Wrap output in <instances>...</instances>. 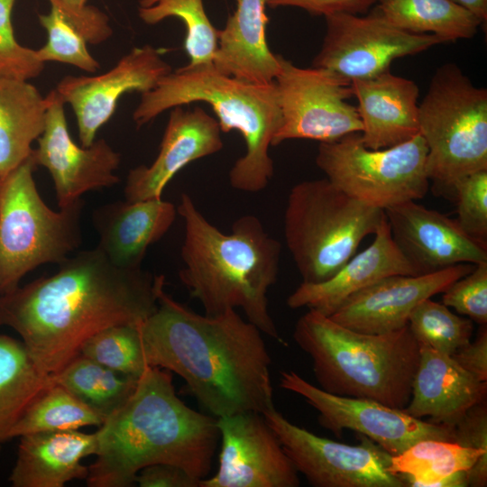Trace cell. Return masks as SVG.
<instances>
[{
  "mask_svg": "<svg viewBox=\"0 0 487 487\" xmlns=\"http://www.w3.org/2000/svg\"><path fill=\"white\" fill-rule=\"evenodd\" d=\"M53 275L0 296V326L13 328L38 368L52 375L83 344L117 325H139L158 304L163 275L115 265L97 248L69 255Z\"/></svg>",
  "mask_w": 487,
  "mask_h": 487,
  "instance_id": "1",
  "label": "cell"
},
{
  "mask_svg": "<svg viewBox=\"0 0 487 487\" xmlns=\"http://www.w3.org/2000/svg\"><path fill=\"white\" fill-rule=\"evenodd\" d=\"M158 289L155 311L138 325L146 362L177 373L216 418L273 407L271 359L262 331L235 309L199 315Z\"/></svg>",
  "mask_w": 487,
  "mask_h": 487,
  "instance_id": "2",
  "label": "cell"
},
{
  "mask_svg": "<svg viewBox=\"0 0 487 487\" xmlns=\"http://www.w3.org/2000/svg\"><path fill=\"white\" fill-rule=\"evenodd\" d=\"M89 487H128L155 464L179 466L208 477L220 440L216 418L194 410L176 394L171 375L148 367L130 398L96 432Z\"/></svg>",
  "mask_w": 487,
  "mask_h": 487,
  "instance_id": "3",
  "label": "cell"
},
{
  "mask_svg": "<svg viewBox=\"0 0 487 487\" xmlns=\"http://www.w3.org/2000/svg\"><path fill=\"white\" fill-rule=\"evenodd\" d=\"M177 211L184 222V267L179 275L190 296L208 316L241 308L262 333L279 340L268 291L277 280L280 243L253 215L236 219L231 234L221 232L187 193L181 194Z\"/></svg>",
  "mask_w": 487,
  "mask_h": 487,
  "instance_id": "4",
  "label": "cell"
},
{
  "mask_svg": "<svg viewBox=\"0 0 487 487\" xmlns=\"http://www.w3.org/2000/svg\"><path fill=\"white\" fill-rule=\"evenodd\" d=\"M197 102L213 108L221 132L236 130L244 138L246 152L229 171L231 187L248 193L263 190L274 173L269 148L280 122L275 82L252 84L221 74L213 63L187 64L141 95L133 120L141 127L167 110Z\"/></svg>",
  "mask_w": 487,
  "mask_h": 487,
  "instance_id": "5",
  "label": "cell"
},
{
  "mask_svg": "<svg viewBox=\"0 0 487 487\" xmlns=\"http://www.w3.org/2000/svg\"><path fill=\"white\" fill-rule=\"evenodd\" d=\"M293 339L312 360L318 387L403 409L409 402L420 348L409 326L369 334L308 309L295 324Z\"/></svg>",
  "mask_w": 487,
  "mask_h": 487,
  "instance_id": "6",
  "label": "cell"
},
{
  "mask_svg": "<svg viewBox=\"0 0 487 487\" xmlns=\"http://www.w3.org/2000/svg\"><path fill=\"white\" fill-rule=\"evenodd\" d=\"M384 210L348 196L326 178L294 185L284 212V238L303 282L333 276L376 232Z\"/></svg>",
  "mask_w": 487,
  "mask_h": 487,
  "instance_id": "7",
  "label": "cell"
},
{
  "mask_svg": "<svg viewBox=\"0 0 487 487\" xmlns=\"http://www.w3.org/2000/svg\"><path fill=\"white\" fill-rule=\"evenodd\" d=\"M31 155L0 183V296L45 263L60 264L79 246L82 200L54 211L41 198Z\"/></svg>",
  "mask_w": 487,
  "mask_h": 487,
  "instance_id": "8",
  "label": "cell"
},
{
  "mask_svg": "<svg viewBox=\"0 0 487 487\" xmlns=\"http://www.w3.org/2000/svg\"><path fill=\"white\" fill-rule=\"evenodd\" d=\"M419 134L429 180L453 189L460 179L487 170V90L446 63L432 77L418 104Z\"/></svg>",
  "mask_w": 487,
  "mask_h": 487,
  "instance_id": "9",
  "label": "cell"
},
{
  "mask_svg": "<svg viewBox=\"0 0 487 487\" xmlns=\"http://www.w3.org/2000/svg\"><path fill=\"white\" fill-rule=\"evenodd\" d=\"M427 155L420 134L392 147L372 150L363 145L359 133L320 142L316 164L348 196L384 210L427 195Z\"/></svg>",
  "mask_w": 487,
  "mask_h": 487,
  "instance_id": "10",
  "label": "cell"
},
{
  "mask_svg": "<svg viewBox=\"0 0 487 487\" xmlns=\"http://www.w3.org/2000/svg\"><path fill=\"white\" fill-rule=\"evenodd\" d=\"M275 78L280 108V125L271 146L287 140L332 142L362 132L351 80L322 68H300L279 54Z\"/></svg>",
  "mask_w": 487,
  "mask_h": 487,
  "instance_id": "11",
  "label": "cell"
},
{
  "mask_svg": "<svg viewBox=\"0 0 487 487\" xmlns=\"http://www.w3.org/2000/svg\"><path fill=\"white\" fill-rule=\"evenodd\" d=\"M299 473L314 487H406L391 473V455L362 436L351 446L291 423L275 407L262 413Z\"/></svg>",
  "mask_w": 487,
  "mask_h": 487,
  "instance_id": "12",
  "label": "cell"
},
{
  "mask_svg": "<svg viewBox=\"0 0 487 487\" xmlns=\"http://www.w3.org/2000/svg\"><path fill=\"white\" fill-rule=\"evenodd\" d=\"M280 386L301 397L314 408L321 427L341 436L354 430L391 455H396L424 439L454 442L453 428L436 425L378 401L344 397L324 391L294 371L280 372Z\"/></svg>",
  "mask_w": 487,
  "mask_h": 487,
  "instance_id": "13",
  "label": "cell"
},
{
  "mask_svg": "<svg viewBox=\"0 0 487 487\" xmlns=\"http://www.w3.org/2000/svg\"><path fill=\"white\" fill-rule=\"evenodd\" d=\"M326 34L312 67L349 80L389 70L394 60L420 53L444 42L435 34H416L394 27L374 11L369 15L336 14L325 17Z\"/></svg>",
  "mask_w": 487,
  "mask_h": 487,
  "instance_id": "14",
  "label": "cell"
},
{
  "mask_svg": "<svg viewBox=\"0 0 487 487\" xmlns=\"http://www.w3.org/2000/svg\"><path fill=\"white\" fill-rule=\"evenodd\" d=\"M221 449L216 473L199 487H298L299 473L258 412L216 418Z\"/></svg>",
  "mask_w": 487,
  "mask_h": 487,
  "instance_id": "15",
  "label": "cell"
},
{
  "mask_svg": "<svg viewBox=\"0 0 487 487\" xmlns=\"http://www.w3.org/2000/svg\"><path fill=\"white\" fill-rule=\"evenodd\" d=\"M43 133L32 150V159L50 172L60 208L81 199L87 191L109 188L120 179L115 174L121 155L105 139H96L87 147L71 138L64 102L55 89L47 96Z\"/></svg>",
  "mask_w": 487,
  "mask_h": 487,
  "instance_id": "16",
  "label": "cell"
},
{
  "mask_svg": "<svg viewBox=\"0 0 487 487\" xmlns=\"http://www.w3.org/2000/svg\"><path fill=\"white\" fill-rule=\"evenodd\" d=\"M172 71L171 66L155 47H134L116 64L96 76L68 75L54 88L76 116L82 146H90L99 129L114 115L122 96L146 93Z\"/></svg>",
  "mask_w": 487,
  "mask_h": 487,
  "instance_id": "17",
  "label": "cell"
},
{
  "mask_svg": "<svg viewBox=\"0 0 487 487\" xmlns=\"http://www.w3.org/2000/svg\"><path fill=\"white\" fill-rule=\"evenodd\" d=\"M393 241L418 274L487 262V244L456 220L409 200L384 209Z\"/></svg>",
  "mask_w": 487,
  "mask_h": 487,
  "instance_id": "18",
  "label": "cell"
},
{
  "mask_svg": "<svg viewBox=\"0 0 487 487\" xmlns=\"http://www.w3.org/2000/svg\"><path fill=\"white\" fill-rule=\"evenodd\" d=\"M473 268L474 264L461 263L427 274L385 277L352 294L329 317L363 333L399 330L408 325L417 305L444 292Z\"/></svg>",
  "mask_w": 487,
  "mask_h": 487,
  "instance_id": "19",
  "label": "cell"
},
{
  "mask_svg": "<svg viewBox=\"0 0 487 487\" xmlns=\"http://www.w3.org/2000/svg\"><path fill=\"white\" fill-rule=\"evenodd\" d=\"M221 133L217 120L198 106L171 108L157 157L149 166L132 169L126 177L125 201L161 198L185 166L223 149Z\"/></svg>",
  "mask_w": 487,
  "mask_h": 487,
  "instance_id": "20",
  "label": "cell"
},
{
  "mask_svg": "<svg viewBox=\"0 0 487 487\" xmlns=\"http://www.w3.org/2000/svg\"><path fill=\"white\" fill-rule=\"evenodd\" d=\"M419 275L392 239L385 213L372 243L329 279L301 282L288 297L289 308H308L330 317L352 294L389 276Z\"/></svg>",
  "mask_w": 487,
  "mask_h": 487,
  "instance_id": "21",
  "label": "cell"
},
{
  "mask_svg": "<svg viewBox=\"0 0 487 487\" xmlns=\"http://www.w3.org/2000/svg\"><path fill=\"white\" fill-rule=\"evenodd\" d=\"M411 397L403 410L413 418L453 428L473 406L485 401L487 381L462 368L451 355L419 345Z\"/></svg>",
  "mask_w": 487,
  "mask_h": 487,
  "instance_id": "22",
  "label": "cell"
},
{
  "mask_svg": "<svg viewBox=\"0 0 487 487\" xmlns=\"http://www.w3.org/2000/svg\"><path fill=\"white\" fill-rule=\"evenodd\" d=\"M362 123L361 140L372 150L392 147L419 134L417 84L390 70L351 80Z\"/></svg>",
  "mask_w": 487,
  "mask_h": 487,
  "instance_id": "23",
  "label": "cell"
},
{
  "mask_svg": "<svg viewBox=\"0 0 487 487\" xmlns=\"http://www.w3.org/2000/svg\"><path fill=\"white\" fill-rule=\"evenodd\" d=\"M177 213L161 198L106 206L95 214L96 247L120 268L141 269L148 247L169 231Z\"/></svg>",
  "mask_w": 487,
  "mask_h": 487,
  "instance_id": "24",
  "label": "cell"
},
{
  "mask_svg": "<svg viewBox=\"0 0 487 487\" xmlns=\"http://www.w3.org/2000/svg\"><path fill=\"white\" fill-rule=\"evenodd\" d=\"M236 8L217 31L213 66L221 74L256 85L274 83L279 54L266 37L267 0H235Z\"/></svg>",
  "mask_w": 487,
  "mask_h": 487,
  "instance_id": "25",
  "label": "cell"
},
{
  "mask_svg": "<svg viewBox=\"0 0 487 487\" xmlns=\"http://www.w3.org/2000/svg\"><path fill=\"white\" fill-rule=\"evenodd\" d=\"M96 452V432L76 429L23 435L9 481L13 487H63L69 481L87 477L88 467L81 460Z\"/></svg>",
  "mask_w": 487,
  "mask_h": 487,
  "instance_id": "26",
  "label": "cell"
},
{
  "mask_svg": "<svg viewBox=\"0 0 487 487\" xmlns=\"http://www.w3.org/2000/svg\"><path fill=\"white\" fill-rule=\"evenodd\" d=\"M389 471L412 487H485L487 451L424 439L391 455Z\"/></svg>",
  "mask_w": 487,
  "mask_h": 487,
  "instance_id": "27",
  "label": "cell"
},
{
  "mask_svg": "<svg viewBox=\"0 0 487 487\" xmlns=\"http://www.w3.org/2000/svg\"><path fill=\"white\" fill-rule=\"evenodd\" d=\"M46 110V96L28 80L0 76V181L32 155Z\"/></svg>",
  "mask_w": 487,
  "mask_h": 487,
  "instance_id": "28",
  "label": "cell"
},
{
  "mask_svg": "<svg viewBox=\"0 0 487 487\" xmlns=\"http://www.w3.org/2000/svg\"><path fill=\"white\" fill-rule=\"evenodd\" d=\"M374 12L400 30L444 42L473 37L482 22L452 0H378Z\"/></svg>",
  "mask_w": 487,
  "mask_h": 487,
  "instance_id": "29",
  "label": "cell"
},
{
  "mask_svg": "<svg viewBox=\"0 0 487 487\" xmlns=\"http://www.w3.org/2000/svg\"><path fill=\"white\" fill-rule=\"evenodd\" d=\"M55 384L42 372L23 341L0 335V440L8 434L28 406Z\"/></svg>",
  "mask_w": 487,
  "mask_h": 487,
  "instance_id": "30",
  "label": "cell"
},
{
  "mask_svg": "<svg viewBox=\"0 0 487 487\" xmlns=\"http://www.w3.org/2000/svg\"><path fill=\"white\" fill-rule=\"evenodd\" d=\"M52 378L56 384L106 418L130 398L139 379L80 354L52 374Z\"/></svg>",
  "mask_w": 487,
  "mask_h": 487,
  "instance_id": "31",
  "label": "cell"
},
{
  "mask_svg": "<svg viewBox=\"0 0 487 487\" xmlns=\"http://www.w3.org/2000/svg\"><path fill=\"white\" fill-rule=\"evenodd\" d=\"M106 418L90 409L66 389L53 384L24 410L8 434V440L23 435L76 430L101 426Z\"/></svg>",
  "mask_w": 487,
  "mask_h": 487,
  "instance_id": "32",
  "label": "cell"
},
{
  "mask_svg": "<svg viewBox=\"0 0 487 487\" xmlns=\"http://www.w3.org/2000/svg\"><path fill=\"white\" fill-rule=\"evenodd\" d=\"M139 18L155 25L168 18L179 19L186 29L188 65L212 63L217 48V31L211 23L203 0H139Z\"/></svg>",
  "mask_w": 487,
  "mask_h": 487,
  "instance_id": "33",
  "label": "cell"
},
{
  "mask_svg": "<svg viewBox=\"0 0 487 487\" xmlns=\"http://www.w3.org/2000/svg\"><path fill=\"white\" fill-rule=\"evenodd\" d=\"M408 326L418 345L453 355L472 339L473 322L431 299L421 301L409 315Z\"/></svg>",
  "mask_w": 487,
  "mask_h": 487,
  "instance_id": "34",
  "label": "cell"
},
{
  "mask_svg": "<svg viewBox=\"0 0 487 487\" xmlns=\"http://www.w3.org/2000/svg\"><path fill=\"white\" fill-rule=\"evenodd\" d=\"M79 354L137 378L150 367L138 325H117L98 332L83 344Z\"/></svg>",
  "mask_w": 487,
  "mask_h": 487,
  "instance_id": "35",
  "label": "cell"
},
{
  "mask_svg": "<svg viewBox=\"0 0 487 487\" xmlns=\"http://www.w3.org/2000/svg\"><path fill=\"white\" fill-rule=\"evenodd\" d=\"M50 6L49 13L38 16L47 32L46 43L36 50L40 60L69 64L87 73H96L100 64L87 50L85 37L55 5Z\"/></svg>",
  "mask_w": 487,
  "mask_h": 487,
  "instance_id": "36",
  "label": "cell"
},
{
  "mask_svg": "<svg viewBox=\"0 0 487 487\" xmlns=\"http://www.w3.org/2000/svg\"><path fill=\"white\" fill-rule=\"evenodd\" d=\"M452 192L458 225L470 236L487 244V170L460 179Z\"/></svg>",
  "mask_w": 487,
  "mask_h": 487,
  "instance_id": "37",
  "label": "cell"
},
{
  "mask_svg": "<svg viewBox=\"0 0 487 487\" xmlns=\"http://www.w3.org/2000/svg\"><path fill=\"white\" fill-rule=\"evenodd\" d=\"M15 0H0V76L30 80L44 69L37 51L18 42L12 23Z\"/></svg>",
  "mask_w": 487,
  "mask_h": 487,
  "instance_id": "38",
  "label": "cell"
},
{
  "mask_svg": "<svg viewBox=\"0 0 487 487\" xmlns=\"http://www.w3.org/2000/svg\"><path fill=\"white\" fill-rule=\"evenodd\" d=\"M442 294L444 305L480 326L487 325V262L475 264Z\"/></svg>",
  "mask_w": 487,
  "mask_h": 487,
  "instance_id": "39",
  "label": "cell"
},
{
  "mask_svg": "<svg viewBox=\"0 0 487 487\" xmlns=\"http://www.w3.org/2000/svg\"><path fill=\"white\" fill-rule=\"evenodd\" d=\"M377 2L378 0H267V6L297 7L313 15L326 17L336 14H365Z\"/></svg>",
  "mask_w": 487,
  "mask_h": 487,
  "instance_id": "40",
  "label": "cell"
},
{
  "mask_svg": "<svg viewBox=\"0 0 487 487\" xmlns=\"http://www.w3.org/2000/svg\"><path fill=\"white\" fill-rule=\"evenodd\" d=\"M454 442L487 451V403L471 408L453 427Z\"/></svg>",
  "mask_w": 487,
  "mask_h": 487,
  "instance_id": "41",
  "label": "cell"
},
{
  "mask_svg": "<svg viewBox=\"0 0 487 487\" xmlns=\"http://www.w3.org/2000/svg\"><path fill=\"white\" fill-rule=\"evenodd\" d=\"M200 482L182 468L170 464L148 465L135 478L141 487H199Z\"/></svg>",
  "mask_w": 487,
  "mask_h": 487,
  "instance_id": "42",
  "label": "cell"
},
{
  "mask_svg": "<svg viewBox=\"0 0 487 487\" xmlns=\"http://www.w3.org/2000/svg\"><path fill=\"white\" fill-rule=\"evenodd\" d=\"M465 371L487 381V328L481 326L476 338L451 355Z\"/></svg>",
  "mask_w": 487,
  "mask_h": 487,
  "instance_id": "43",
  "label": "cell"
},
{
  "mask_svg": "<svg viewBox=\"0 0 487 487\" xmlns=\"http://www.w3.org/2000/svg\"><path fill=\"white\" fill-rule=\"evenodd\" d=\"M474 14L482 24L487 21V0H452Z\"/></svg>",
  "mask_w": 487,
  "mask_h": 487,
  "instance_id": "44",
  "label": "cell"
},
{
  "mask_svg": "<svg viewBox=\"0 0 487 487\" xmlns=\"http://www.w3.org/2000/svg\"><path fill=\"white\" fill-rule=\"evenodd\" d=\"M72 10L82 9L87 5V0H48Z\"/></svg>",
  "mask_w": 487,
  "mask_h": 487,
  "instance_id": "45",
  "label": "cell"
},
{
  "mask_svg": "<svg viewBox=\"0 0 487 487\" xmlns=\"http://www.w3.org/2000/svg\"><path fill=\"white\" fill-rule=\"evenodd\" d=\"M2 443V441L0 440V444Z\"/></svg>",
  "mask_w": 487,
  "mask_h": 487,
  "instance_id": "46",
  "label": "cell"
},
{
  "mask_svg": "<svg viewBox=\"0 0 487 487\" xmlns=\"http://www.w3.org/2000/svg\"><path fill=\"white\" fill-rule=\"evenodd\" d=\"M0 183H1V181H0Z\"/></svg>",
  "mask_w": 487,
  "mask_h": 487,
  "instance_id": "47",
  "label": "cell"
}]
</instances>
